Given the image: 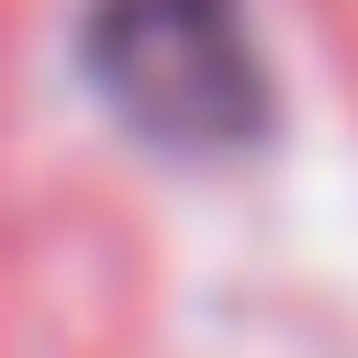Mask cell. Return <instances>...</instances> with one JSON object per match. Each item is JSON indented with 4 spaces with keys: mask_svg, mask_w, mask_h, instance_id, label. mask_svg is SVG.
<instances>
[{
    "mask_svg": "<svg viewBox=\"0 0 358 358\" xmlns=\"http://www.w3.org/2000/svg\"><path fill=\"white\" fill-rule=\"evenodd\" d=\"M78 78L157 157H246L280 112L246 0H90Z\"/></svg>",
    "mask_w": 358,
    "mask_h": 358,
    "instance_id": "1",
    "label": "cell"
}]
</instances>
